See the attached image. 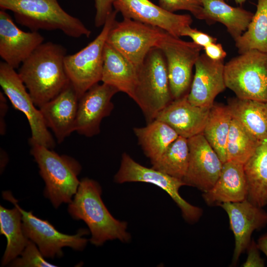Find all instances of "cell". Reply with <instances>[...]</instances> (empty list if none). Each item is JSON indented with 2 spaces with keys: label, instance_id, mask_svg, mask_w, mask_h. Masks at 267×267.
I'll list each match as a JSON object with an SVG mask.
<instances>
[{
  "label": "cell",
  "instance_id": "4",
  "mask_svg": "<svg viewBox=\"0 0 267 267\" xmlns=\"http://www.w3.org/2000/svg\"><path fill=\"white\" fill-rule=\"evenodd\" d=\"M30 153L45 182L44 195L55 208L63 203H70L80 181L78 176L82 167L74 158L59 155L44 146L29 140Z\"/></svg>",
  "mask_w": 267,
  "mask_h": 267
},
{
  "label": "cell",
  "instance_id": "34",
  "mask_svg": "<svg viewBox=\"0 0 267 267\" xmlns=\"http://www.w3.org/2000/svg\"><path fill=\"white\" fill-rule=\"evenodd\" d=\"M115 0H95L96 14L95 25L97 27L103 26L108 17L113 11L112 7Z\"/></svg>",
  "mask_w": 267,
  "mask_h": 267
},
{
  "label": "cell",
  "instance_id": "33",
  "mask_svg": "<svg viewBox=\"0 0 267 267\" xmlns=\"http://www.w3.org/2000/svg\"><path fill=\"white\" fill-rule=\"evenodd\" d=\"M159 6L166 11L174 12L187 10L196 18L204 20L202 0H159Z\"/></svg>",
  "mask_w": 267,
  "mask_h": 267
},
{
  "label": "cell",
  "instance_id": "1",
  "mask_svg": "<svg viewBox=\"0 0 267 267\" xmlns=\"http://www.w3.org/2000/svg\"><path fill=\"white\" fill-rule=\"evenodd\" d=\"M66 56L62 45L47 42L40 45L20 65L18 74L38 108L70 84L64 65Z\"/></svg>",
  "mask_w": 267,
  "mask_h": 267
},
{
  "label": "cell",
  "instance_id": "12",
  "mask_svg": "<svg viewBox=\"0 0 267 267\" xmlns=\"http://www.w3.org/2000/svg\"><path fill=\"white\" fill-rule=\"evenodd\" d=\"M0 85L13 107L27 118L31 131L29 140L52 149L55 142L40 110L36 108L18 73L4 61L0 63Z\"/></svg>",
  "mask_w": 267,
  "mask_h": 267
},
{
  "label": "cell",
  "instance_id": "20",
  "mask_svg": "<svg viewBox=\"0 0 267 267\" xmlns=\"http://www.w3.org/2000/svg\"><path fill=\"white\" fill-rule=\"evenodd\" d=\"M210 109L191 104L187 93L174 99L158 114L155 120L169 125L179 136L189 138L202 134Z\"/></svg>",
  "mask_w": 267,
  "mask_h": 267
},
{
  "label": "cell",
  "instance_id": "16",
  "mask_svg": "<svg viewBox=\"0 0 267 267\" xmlns=\"http://www.w3.org/2000/svg\"><path fill=\"white\" fill-rule=\"evenodd\" d=\"M44 41L38 31L19 29L5 10H0V56L11 67L17 68Z\"/></svg>",
  "mask_w": 267,
  "mask_h": 267
},
{
  "label": "cell",
  "instance_id": "2",
  "mask_svg": "<svg viewBox=\"0 0 267 267\" xmlns=\"http://www.w3.org/2000/svg\"><path fill=\"white\" fill-rule=\"evenodd\" d=\"M101 187L96 181L88 178L80 182L68 211L75 220H83L91 234L90 242L101 246L107 240L118 239L126 242L130 238L127 223L114 218L104 205L101 195Z\"/></svg>",
  "mask_w": 267,
  "mask_h": 267
},
{
  "label": "cell",
  "instance_id": "36",
  "mask_svg": "<svg viewBox=\"0 0 267 267\" xmlns=\"http://www.w3.org/2000/svg\"><path fill=\"white\" fill-rule=\"evenodd\" d=\"M247 259L243 265V267H264V260L261 258L257 244L254 241H251L248 247Z\"/></svg>",
  "mask_w": 267,
  "mask_h": 267
},
{
  "label": "cell",
  "instance_id": "24",
  "mask_svg": "<svg viewBox=\"0 0 267 267\" xmlns=\"http://www.w3.org/2000/svg\"><path fill=\"white\" fill-rule=\"evenodd\" d=\"M247 181V199L263 208L267 204V140L262 141L243 165Z\"/></svg>",
  "mask_w": 267,
  "mask_h": 267
},
{
  "label": "cell",
  "instance_id": "27",
  "mask_svg": "<svg viewBox=\"0 0 267 267\" xmlns=\"http://www.w3.org/2000/svg\"><path fill=\"white\" fill-rule=\"evenodd\" d=\"M0 233L7 240L1 266L7 265L21 255L30 241L22 227V214L15 206L8 209L0 206Z\"/></svg>",
  "mask_w": 267,
  "mask_h": 267
},
{
  "label": "cell",
  "instance_id": "8",
  "mask_svg": "<svg viewBox=\"0 0 267 267\" xmlns=\"http://www.w3.org/2000/svg\"><path fill=\"white\" fill-rule=\"evenodd\" d=\"M4 199L12 203L22 214V227L25 235L37 245L44 258L53 259L61 257L62 248L69 247L76 250H82L88 242L83 236L88 234L86 229H80L75 235H68L58 231L47 221L34 215L32 211L27 212L20 208L9 191L2 193Z\"/></svg>",
  "mask_w": 267,
  "mask_h": 267
},
{
  "label": "cell",
  "instance_id": "31",
  "mask_svg": "<svg viewBox=\"0 0 267 267\" xmlns=\"http://www.w3.org/2000/svg\"><path fill=\"white\" fill-rule=\"evenodd\" d=\"M189 151L188 138L178 136L155 162L152 168L182 180L188 166Z\"/></svg>",
  "mask_w": 267,
  "mask_h": 267
},
{
  "label": "cell",
  "instance_id": "13",
  "mask_svg": "<svg viewBox=\"0 0 267 267\" xmlns=\"http://www.w3.org/2000/svg\"><path fill=\"white\" fill-rule=\"evenodd\" d=\"M188 166L182 180L185 185L207 191L219 178L223 163L202 134L188 138Z\"/></svg>",
  "mask_w": 267,
  "mask_h": 267
},
{
  "label": "cell",
  "instance_id": "3",
  "mask_svg": "<svg viewBox=\"0 0 267 267\" xmlns=\"http://www.w3.org/2000/svg\"><path fill=\"white\" fill-rule=\"evenodd\" d=\"M1 9L12 11L16 21L30 29L59 30L72 38H88L90 31L78 18L67 13L57 0H0Z\"/></svg>",
  "mask_w": 267,
  "mask_h": 267
},
{
  "label": "cell",
  "instance_id": "21",
  "mask_svg": "<svg viewBox=\"0 0 267 267\" xmlns=\"http://www.w3.org/2000/svg\"><path fill=\"white\" fill-rule=\"evenodd\" d=\"M248 188L243 165L227 161L223 164L220 176L203 198L210 206L237 202L247 198Z\"/></svg>",
  "mask_w": 267,
  "mask_h": 267
},
{
  "label": "cell",
  "instance_id": "23",
  "mask_svg": "<svg viewBox=\"0 0 267 267\" xmlns=\"http://www.w3.org/2000/svg\"><path fill=\"white\" fill-rule=\"evenodd\" d=\"M202 4L204 20L222 24L234 40L246 31L254 14L241 7L231 6L224 0H202Z\"/></svg>",
  "mask_w": 267,
  "mask_h": 267
},
{
  "label": "cell",
  "instance_id": "40",
  "mask_svg": "<svg viewBox=\"0 0 267 267\" xmlns=\"http://www.w3.org/2000/svg\"><path fill=\"white\" fill-rule=\"evenodd\" d=\"M235 2L237 4H242L246 0H234Z\"/></svg>",
  "mask_w": 267,
  "mask_h": 267
},
{
  "label": "cell",
  "instance_id": "15",
  "mask_svg": "<svg viewBox=\"0 0 267 267\" xmlns=\"http://www.w3.org/2000/svg\"><path fill=\"white\" fill-rule=\"evenodd\" d=\"M113 7L124 18L158 27L177 37L192 22L190 15L169 12L149 0H115Z\"/></svg>",
  "mask_w": 267,
  "mask_h": 267
},
{
  "label": "cell",
  "instance_id": "9",
  "mask_svg": "<svg viewBox=\"0 0 267 267\" xmlns=\"http://www.w3.org/2000/svg\"><path fill=\"white\" fill-rule=\"evenodd\" d=\"M166 31L131 19L115 21L106 43L122 54L137 69L149 51L156 47Z\"/></svg>",
  "mask_w": 267,
  "mask_h": 267
},
{
  "label": "cell",
  "instance_id": "30",
  "mask_svg": "<svg viewBox=\"0 0 267 267\" xmlns=\"http://www.w3.org/2000/svg\"><path fill=\"white\" fill-rule=\"evenodd\" d=\"M262 142L232 118L226 143L227 161L244 165Z\"/></svg>",
  "mask_w": 267,
  "mask_h": 267
},
{
  "label": "cell",
  "instance_id": "5",
  "mask_svg": "<svg viewBox=\"0 0 267 267\" xmlns=\"http://www.w3.org/2000/svg\"><path fill=\"white\" fill-rule=\"evenodd\" d=\"M173 100L165 57L159 48L153 47L137 70L134 100L148 123Z\"/></svg>",
  "mask_w": 267,
  "mask_h": 267
},
{
  "label": "cell",
  "instance_id": "10",
  "mask_svg": "<svg viewBox=\"0 0 267 267\" xmlns=\"http://www.w3.org/2000/svg\"><path fill=\"white\" fill-rule=\"evenodd\" d=\"M157 47L163 52L167 62L169 81L173 99L188 93L192 83V71L202 47L186 42L167 32Z\"/></svg>",
  "mask_w": 267,
  "mask_h": 267
},
{
  "label": "cell",
  "instance_id": "18",
  "mask_svg": "<svg viewBox=\"0 0 267 267\" xmlns=\"http://www.w3.org/2000/svg\"><path fill=\"white\" fill-rule=\"evenodd\" d=\"M220 206L228 216L230 228L234 235L235 246L232 263L235 264L241 253L248 248L253 232L267 224V213L247 199L240 202L224 203Z\"/></svg>",
  "mask_w": 267,
  "mask_h": 267
},
{
  "label": "cell",
  "instance_id": "22",
  "mask_svg": "<svg viewBox=\"0 0 267 267\" xmlns=\"http://www.w3.org/2000/svg\"><path fill=\"white\" fill-rule=\"evenodd\" d=\"M136 81L137 69L122 54L106 43L101 82L114 87L134 100Z\"/></svg>",
  "mask_w": 267,
  "mask_h": 267
},
{
  "label": "cell",
  "instance_id": "7",
  "mask_svg": "<svg viewBox=\"0 0 267 267\" xmlns=\"http://www.w3.org/2000/svg\"><path fill=\"white\" fill-rule=\"evenodd\" d=\"M117 13L113 10L99 34L86 47L65 57V70L79 99L87 90L101 81L104 48Z\"/></svg>",
  "mask_w": 267,
  "mask_h": 267
},
{
  "label": "cell",
  "instance_id": "29",
  "mask_svg": "<svg viewBox=\"0 0 267 267\" xmlns=\"http://www.w3.org/2000/svg\"><path fill=\"white\" fill-rule=\"evenodd\" d=\"M234 41L239 54L252 49L267 53V0H258L247 30Z\"/></svg>",
  "mask_w": 267,
  "mask_h": 267
},
{
  "label": "cell",
  "instance_id": "19",
  "mask_svg": "<svg viewBox=\"0 0 267 267\" xmlns=\"http://www.w3.org/2000/svg\"><path fill=\"white\" fill-rule=\"evenodd\" d=\"M78 102L70 83L58 95L39 108L46 126L59 143L75 132Z\"/></svg>",
  "mask_w": 267,
  "mask_h": 267
},
{
  "label": "cell",
  "instance_id": "17",
  "mask_svg": "<svg viewBox=\"0 0 267 267\" xmlns=\"http://www.w3.org/2000/svg\"><path fill=\"white\" fill-rule=\"evenodd\" d=\"M194 66L195 74L188 99L193 105L211 108L216 96L226 88L223 60H214L203 53Z\"/></svg>",
  "mask_w": 267,
  "mask_h": 267
},
{
  "label": "cell",
  "instance_id": "35",
  "mask_svg": "<svg viewBox=\"0 0 267 267\" xmlns=\"http://www.w3.org/2000/svg\"><path fill=\"white\" fill-rule=\"evenodd\" d=\"M181 36L189 37L193 42L197 45L203 47L208 44L216 43L217 39L210 35L199 31L190 26L185 28L182 32Z\"/></svg>",
  "mask_w": 267,
  "mask_h": 267
},
{
  "label": "cell",
  "instance_id": "26",
  "mask_svg": "<svg viewBox=\"0 0 267 267\" xmlns=\"http://www.w3.org/2000/svg\"><path fill=\"white\" fill-rule=\"evenodd\" d=\"M134 133L144 155L151 164L156 161L178 135L166 123L157 120L142 127H134Z\"/></svg>",
  "mask_w": 267,
  "mask_h": 267
},
{
  "label": "cell",
  "instance_id": "25",
  "mask_svg": "<svg viewBox=\"0 0 267 267\" xmlns=\"http://www.w3.org/2000/svg\"><path fill=\"white\" fill-rule=\"evenodd\" d=\"M227 105L232 118L259 140H267V102L236 97Z\"/></svg>",
  "mask_w": 267,
  "mask_h": 267
},
{
  "label": "cell",
  "instance_id": "37",
  "mask_svg": "<svg viewBox=\"0 0 267 267\" xmlns=\"http://www.w3.org/2000/svg\"><path fill=\"white\" fill-rule=\"evenodd\" d=\"M203 49L206 55L214 60H223L226 55V52L220 44L212 43L204 47Z\"/></svg>",
  "mask_w": 267,
  "mask_h": 267
},
{
  "label": "cell",
  "instance_id": "14",
  "mask_svg": "<svg viewBox=\"0 0 267 267\" xmlns=\"http://www.w3.org/2000/svg\"><path fill=\"white\" fill-rule=\"evenodd\" d=\"M118 92L114 87L103 83L87 90L79 99L75 132L88 137L98 134L102 120L113 110L112 98Z\"/></svg>",
  "mask_w": 267,
  "mask_h": 267
},
{
  "label": "cell",
  "instance_id": "6",
  "mask_svg": "<svg viewBox=\"0 0 267 267\" xmlns=\"http://www.w3.org/2000/svg\"><path fill=\"white\" fill-rule=\"evenodd\" d=\"M226 87L236 97L267 102V53L249 50L224 64Z\"/></svg>",
  "mask_w": 267,
  "mask_h": 267
},
{
  "label": "cell",
  "instance_id": "39",
  "mask_svg": "<svg viewBox=\"0 0 267 267\" xmlns=\"http://www.w3.org/2000/svg\"><path fill=\"white\" fill-rule=\"evenodd\" d=\"M257 246L267 257V234H264L259 238Z\"/></svg>",
  "mask_w": 267,
  "mask_h": 267
},
{
  "label": "cell",
  "instance_id": "32",
  "mask_svg": "<svg viewBox=\"0 0 267 267\" xmlns=\"http://www.w3.org/2000/svg\"><path fill=\"white\" fill-rule=\"evenodd\" d=\"M36 244L30 240L21 254L20 258H16L9 265L14 267H54L53 264L47 262L44 258Z\"/></svg>",
  "mask_w": 267,
  "mask_h": 267
},
{
  "label": "cell",
  "instance_id": "28",
  "mask_svg": "<svg viewBox=\"0 0 267 267\" xmlns=\"http://www.w3.org/2000/svg\"><path fill=\"white\" fill-rule=\"evenodd\" d=\"M232 119L227 105L214 103L202 133L223 163L227 161L226 143Z\"/></svg>",
  "mask_w": 267,
  "mask_h": 267
},
{
  "label": "cell",
  "instance_id": "11",
  "mask_svg": "<svg viewBox=\"0 0 267 267\" xmlns=\"http://www.w3.org/2000/svg\"><path fill=\"white\" fill-rule=\"evenodd\" d=\"M118 183L143 182L154 184L165 191L181 210L182 216L190 222H196L202 214L201 208L193 206L179 195V188L185 185L182 180L153 169L142 166L126 152L122 154L119 169L114 176Z\"/></svg>",
  "mask_w": 267,
  "mask_h": 267
},
{
  "label": "cell",
  "instance_id": "38",
  "mask_svg": "<svg viewBox=\"0 0 267 267\" xmlns=\"http://www.w3.org/2000/svg\"><path fill=\"white\" fill-rule=\"evenodd\" d=\"M8 110V105L5 96L1 92H0V133L1 135L5 134L6 125L4 122V117Z\"/></svg>",
  "mask_w": 267,
  "mask_h": 267
},
{
  "label": "cell",
  "instance_id": "41",
  "mask_svg": "<svg viewBox=\"0 0 267 267\" xmlns=\"http://www.w3.org/2000/svg\"></svg>",
  "mask_w": 267,
  "mask_h": 267
}]
</instances>
